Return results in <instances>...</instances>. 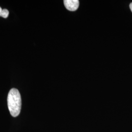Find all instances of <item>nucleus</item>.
<instances>
[{"label": "nucleus", "instance_id": "obj_1", "mask_svg": "<svg viewBox=\"0 0 132 132\" xmlns=\"http://www.w3.org/2000/svg\"><path fill=\"white\" fill-rule=\"evenodd\" d=\"M7 104L11 115L16 117L20 113L21 109V97L19 90L16 89L10 90L7 97Z\"/></svg>", "mask_w": 132, "mask_h": 132}, {"label": "nucleus", "instance_id": "obj_2", "mask_svg": "<svg viewBox=\"0 0 132 132\" xmlns=\"http://www.w3.org/2000/svg\"><path fill=\"white\" fill-rule=\"evenodd\" d=\"M64 4L66 9L71 11H76L79 5V2L78 0H65Z\"/></svg>", "mask_w": 132, "mask_h": 132}, {"label": "nucleus", "instance_id": "obj_3", "mask_svg": "<svg viewBox=\"0 0 132 132\" xmlns=\"http://www.w3.org/2000/svg\"><path fill=\"white\" fill-rule=\"evenodd\" d=\"M9 15V11H8V10L4 9V10H2L1 16L4 18H6L8 17Z\"/></svg>", "mask_w": 132, "mask_h": 132}, {"label": "nucleus", "instance_id": "obj_4", "mask_svg": "<svg viewBox=\"0 0 132 132\" xmlns=\"http://www.w3.org/2000/svg\"><path fill=\"white\" fill-rule=\"evenodd\" d=\"M130 9L131 10V11H132V3H131L130 5Z\"/></svg>", "mask_w": 132, "mask_h": 132}, {"label": "nucleus", "instance_id": "obj_5", "mask_svg": "<svg viewBox=\"0 0 132 132\" xmlns=\"http://www.w3.org/2000/svg\"><path fill=\"white\" fill-rule=\"evenodd\" d=\"M2 10H3L2 9V8L0 7V16H1V14H2Z\"/></svg>", "mask_w": 132, "mask_h": 132}]
</instances>
